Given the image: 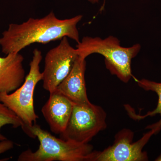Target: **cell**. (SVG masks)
<instances>
[{"mask_svg":"<svg viewBox=\"0 0 161 161\" xmlns=\"http://www.w3.org/2000/svg\"><path fill=\"white\" fill-rule=\"evenodd\" d=\"M82 15L65 19L56 17L53 12L41 19L30 18L21 24L11 23L0 37V46L5 54L18 53L34 43L46 44L64 37L80 43L77 26Z\"/></svg>","mask_w":161,"mask_h":161,"instance_id":"obj_1","label":"cell"},{"mask_svg":"<svg viewBox=\"0 0 161 161\" xmlns=\"http://www.w3.org/2000/svg\"><path fill=\"white\" fill-rule=\"evenodd\" d=\"M31 138H37L40 146L36 151L31 149L23 151L19 161H93L96 151L88 143L58 138L42 129L36 123L25 132Z\"/></svg>","mask_w":161,"mask_h":161,"instance_id":"obj_2","label":"cell"},{"mask_svg":"<svg viewBox=\"0 0 161 161\" xmlns=\"http://www.w3.org/2000/svg\"><path fill=\"white\" fill-rule=\"evenodd\" d=\"M76 47L78 56L85 59L93 53L102 55L107 69L127 83L133 77L131 62L139 53L141 46L137 43L130 47H123L117 38L110 36L104 39L98 37H84Z\"/></svg>","mask_w":161,"mask_h":161,"instance_id":"obj_3","label":"cell"},{"mask_svg":"<svg viewBox=\"0 0 161 161\" xmlns=\"http://www.w3.org/2000/svg\"><path fill=\"white\" fill-rule=\"evenodd\" d=\"M33 54L29 73L22 85L10 94L0 92V102L22 120L23 123L22 128L25 132L29 127L36 123L39 118L34 106V92L37 84L43 78L40 66L42 59V53L39 49H35Z\"/></svg>","mask_w":161,"mask_h":161,"instance_id":"obj_4","label":"cell"},{"mask_svg":"<svg viewBox=\"0 0 161 161\" xmlns=\"http://www.w3.org/2000/svg\"><path fill=\"white\" fill-rule=\"evenodd\" d=\"M107 114L101 107L89 103L74 104L70 117L60 138L86 144L107 128Z\"/></svg>","mask_w":161,"mask_h":161,"instance_id":"obj_5","label":"cell"},{"mask_svg":"<svg viewBox=\"0 0 161 161\" xmlns=\"http://www.w3.org/2000/svg\"><path fill=\"white\" fill-rule=\"evenodd\" d=\"M67 37L50 50L45 56L43 73V87L49 93L55 91L71 70L78 57L76 48L71 46Z\"/></svg>","mask_w":161,"mask_h":161,"instance_id":"obj_6","label":"cell"},{"mask_svg":"<svg viewBox=\"0 0 161 161\" xmlns=\"http://www.w3.org/2000/svg\"><path fill=\"white\" fill-rule=\"evenodd\" d=\"M154 134V131L150 130L140 139L134 142L133 132L124 129L115 135L112 146L103 151H96L93 161H148V154L143 151V149Z\"/></svg>","mask_w":161,"mask_h":161,"instance_id":"obj_7","label":"cell"},{"mask_svg":"<svg viewBox=\"0 0 161 161\" xmlns=\"http://www.w3.org/2000/svg\"><path fill=\"white\" fill-rule=\"evenodd\" d=\"M74 104L56 90L50 93L41 112L52 132L60 134L65 130Z\"/></svg>","mask_w":161,"mask_h":161,"instance_id":"obj_8","label":"cell"},{"mask_svg":"<svg viewBox=\"0 0 161 161\" xmlns=\"http://www.w3.org/2000/svg\"><path fill=\"white\" fill-rule=\"evenodd\" d=\"M86 65L85 58L78 56L69 74L56 89L75 104L91 103L87 95L85 79Z\"/></svg>","mask_w":161,"mask_h":161,"instance_id":"obj_9","label":"cell"},{"mask_svg":"<svg viewBox=\"0 0 161 161\" xmlns=\"http://www.w3.org/2000/svg\"><path fill=\"white\" fill-rule=\"evenodd\" d=\"M24 58L19 53L0 57V92L9 94L19 88L26 78Z\"/></svg>","mask_w":161,"mask_h":161,"instance_id":"obj_10","label":"cell"},{"mask_svg":"<svg viewBox=\"0 0 161 161\" xmlns=\"http://www.w3.org/2000/svg\"><path fill=\"white\" fill-rule=\"evenodd\" d=\"M135 79L138 84L139 86L142 88L143 89L146 91H152L155 92L157 94L158 97V104L156 108L154 110L148 112L147 114L143 115L136 114L134 112H132L130 106H128V108H126L128 113L130 114V117L136 120H141L148 116H153L157 114L160 115L161 119L158 122L155 124L150 125L146 128L147 129L153 130L154 134H156L161 130V83L146 79L138 80L135 78Z\"/></svg>","mask_w":161,"mask_h":161,"instance_id":"obj_11","label":"cell"},{"mask_svg":"<svg viewBox=\"0 0 161 161\" xmlns=\"http://www.w3.org/2000/svg\"><path fill=\"white\" fill-rule=\"evenodd\" d=\"M10 125L14 128L23 127V123L17 115L0 102V130L5 125ZM7 138L0 132V142Z\"/></svg>","mask_w":161,"mask_h":161,"instance_id":"obj_12","label":"cell"},{"mask_svg":"<svg viewBox=\"0 0 161 161\" xmlns=\"http://www.w3.org/2000/svg\"><path fill=\"white\" fill-rule=\"evenodd\" d=\"M14 144L11 141L6 139L0 142V154L11 150L14 147ZM1 161V160H0Z\"/></svg>","mask_w":161,"mask_h":161,"instance_id":"obj_13","label":"cell"},{"mask_svg":"<svg viewBox=\"0 0 161 161\" xmlns=\"http://www.w3.org/2000/svg\"><path fill=\"white\" fill-rule=\"evenodd\" d=\"M88 1L92 4H95V3H98L99 0H88Z\"/></svg>","mask_w":161,"mask_h":161,"instance_id":"obj_14","label":"cell"},{"mask_svg":"<svg viewBox=\"0 0 161 161\" xmlns=\"http://www.w3.org/2000/svg\"><path fill=\"white\" fill-rule=\"evenodd\" d=\"M155 161H161V154L155 160Z\"/></svg>","mask_w":161,"mask_h":161,"instance_id":"obj_15","label":"cell"}]
</instances>
